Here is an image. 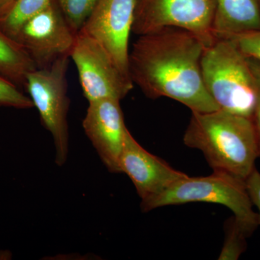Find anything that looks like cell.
<instances>
[{
  "mask_svg": "<svg viewBox=\"0 0 260 260\" xmlns=\"http://www.w3.org/2000/svg\"><path fill=\"white\" fill-rule=\"evenodd\" d=\"M205 48L192 32L176 27L138 36L129 53L130 79L150 99L169 98L191 112L218 110L202 75Z\"/></svg>",
  "mask_w": 260,
  "mask_h": 260,
  "instance_id": "cell-1",
  "label": "cell"
},
{
  "mask_svg": "<svg viewBox=\"0 0 260 260\" xmlns=\"http://www.w3.org/2000/svg\"><path fill=\"white\" fill-rule=\"evenodd\" d=\"M184 143L200 150L213 171L246 181L259 158L252 119L225 111L191 112Z\"/></svg>",
  "mask_w": 260,
  "mask_h": 260,
  "instance_id": "cell-2",
  "label": "cell"
},
{
  "mask_svg": "<svg viewBox=\"0 0 260 260\" xmlns=\"http://www.w3.org/2000/svg\"><path fill=\"white\" fill-rule=\"evenodd\" d=\"M203 81L219 109L252 119L257 85L249 58L229 39L205 47L201 59Z\"/></svg>",
  "mask_w": 260,
  "mask_h": 260,
  "instance_id": "cell-3",
  "label": "cell"
},
{
  "mask_svg": "<svg viewBox=\"0 0 260 260\" xmlns=\"http://www.w3.org/2000/svg\"><path fill=\"white\" fill-rule=\"evenodd\" d=\"M189 203H214L226 207L249 237L259 225L245 181L216 171L207 177L186 175L178 179L160 194L141 203V209L149 212L161 207Z\"/></svg>",
  "mask_w": 260,
  "mask_h": 260,
  "instance_id": "cell-4",
  "label": "cell"
},
{
  "mask_svg": "<svg viewBox=\"0 0 260 260\" xmlns=\"http://www.w3.org/2000/svg\"><path fill=\"white\" fill-rule=\"evenodd\" d=\"M70 56H63L50 67L36 69L28 73L25 91L37 108L43 125L51 133L55 145V161L64 165L69 153V126L68 114L67 73Z\"/></svg>",
  "mask_w": 260,
  "mask_h": 260,
  "instance_id": "cell-5",
  "label": "cell"
},
{
  "mask_svg": "<svg viewBox=\"0 0 260 260\" xmlns=\"http://www.w3.org/2000/svg\"><path fill=\"white\" fill-rule=\"evenodd\" d=\"M215 10V0H136L133 32L144 35L176 27L192 32L208 47L217 39Z\"/></svg>",
  "mask_w": 260,
  "mask_h": 260,
  "instance_id": "cell-6",
  "label": "cell"
},
{
  "mask_svg": "<svg viewBox=\"0 0 260 260\" xmlns=\"http://www.w3.org/2000/svg\"><path fill=\"white\" fill-rule=\"evenodd\" d=\"M70 59L78 70L83 95L88 102L106 99L121 102L134 87L102 44L82 30L77 32Z\"/></svg>",
  "mask_w": 260,
  "mask_h": 260,
  "instance_id": "cell-7",
  "label": "cell"
},
{
  "mask_svg": "<svg viewBox=\"0 0 260 260\" xmlns=\"http://www.w3.org/2000/svg\"><path fill=\"white\" fill-rule=\"evenodd\" d=\"M76 34L53 0L23 24L15 40L26 51L37 69H43L63 56L70 57Z\"/></svg>",
  "mask_w": 260,
  "mask_h": 260,
  "instance_id": "cell-8",
  "label": "cell"
},
{
  "mask_svg": "<svg viewBox=\"0 0 260 260\" xmlns=\"http://www.w3.org/2000/svg\"><path fill=\"white\" fill-rule=\"evenodd\" d=\"M135 5L136 0H99L80 30L100 43L118 68L129 78V42Z\"/></svg>",
  "mask_w": 260,
  "mask_h": 260,
  "instance_id": "cell-9",
  "label": "cell"
},
{
  "mask_svg": "<svg viewBox=\"0 0 260 260\" xmlns=\"http://www.w3.org/2000/svg\"><path fill=\"white\" fill-rule=\"evenodd\" d=\"M83 127L108 170L121 173V153L129 130L120 101L106 99L88 102Z\"/></svg>",
  "mask_w": 260,
  "mask_h": 260,
  "instance_id": "cell-10",
  "label": "cell"
},
{
  "mask_svg": "<svg viewBox=\"0 0 260 260\" xmlns=\"http://www.w3.org/2000/svg\"><path fill=\"white\" fill-rule=\"evenodd\" d=\"M120 171L133 181L141 203L160 194L186 175L147 151L129 131L121 153Z\"/></svg>",
  "mask_w": 260,
  "mask_h": 260,
  "instance_id": "cell-11",
  "label": "cell"
},
{
  "mask_svg": "<svg viewBox=\"0 0 260 260\" xmlns=\"http://www.w3.org/2000/svg\"><path fill=\"white\" fill-rule=\"evenodd\" d=\"M213 30L216 39H231L260 30V0H215Z\"/></svg>",
  "mask_w": 260,
  "mask_h": 260,
  "instance_id": "cell-12",
  "label": "cell"
},
{
  "mask_svg": "<svg viewBox=\"0 0 260 260\" xmlns=\"http://www.w3.org/2000/svg\"><path fill=\"white\" fill-rule=\"evenodd\" d=\"M36 69L26 51L0 28V75L25 92L27 75Z\"/></svg>",
  "mask_w": 260,
  "mask_h": 260,
  "instance_id": "cell-13",
  "label": "cell"
},
{
  "mask_svg": "<svg viewBox=\"0 0 260 260\" xmlns=\"http://www.w3.org/2000/svg\"><path fill=\"white\" fill-rule=\"evenodd\" d=\"M53 0H17L4 18L0 20V28L15 39L19 30L29 19L47 8Z\"/></svg>",
  "mask_w": 260,
  "mask_h": 260,
  "instance_id": "cell-14",
  "label": "cell"
},
{
  "mask_svg": "<svg viewBox=\"0 0 260 260\" xmlns=\"http://www.w3.org/2000/svg\"><path fill=\"white\" fill-rule=\"evenodd\" d=\"M225 241L218 259H239L247 248V234L238 223L235 216L228 219L225 223Z\"/></svg>",
  "mask_w": 260,
  "mask_h": 260,
  "instance_id": "cell-15",
  "label": "cell"
},
{
  "mask_svg": "<svg viewBox=\"0 0 260 260\" xmlns=\"http://www.w3.org/2000/svg\"><path fill=\"white\" fill-rule=\"evenodd\" d=\"M70 26L75 32L83 28L99 0H55Z\"/></svg>",
  "mask_w": 260,
  "mask_h": 260,
  "instance_id": "cell-16",
  "label": "cell"
},
{
  "mask_svg": "<svg viewBox=\"0 0 260 260\" xmlns=\"http://www.w3.org/2000/svg\"><path fill=\"white\" fill-rule=\"evenodd\" d=\"M0 107L28 109L34 107V104L23 90L0 75Z\"/></svg>",
  "mask_w": 260,
  "mask_h": 260,
  "instance_id": "cell-17",
  "label": "cell"
},
{
  "mask_svg": "<svg viewBox=\"0 0 260 260\" xmlns=\"http://www.w3.org/2000/svg\"><path fill=\"white\" fill-rule=\"evenodd\" d=\"M243 54L260 62V30L244 32L231 38Z\"/></svg>",
  "mask_w": 260,
  "mask_h": 260,
  "instance_id": "cell-18",
  "label": "cell"
},
{
  "mask_svg": "<svg viewBox=\"0 0 260 260\" xmlns=\"http://www.w3.org/2000/svg\"><path fill=\"white\" fill-rule=\"evenodd\" d=\"M246 189L253 205L258 210V220L260 225V173L256 168L246 179Z\"/></svg>",
  "mask_w": 260,
  "mask_h": 260,
  "instance_id": "cell-19",
  "label": "cell"
},
{
  "mask_svg": "<svg viewBox=\"0 0 260 260\" xmlns=\"http://www.w3.org/2000/svg\"><path fill=\"white\" fill-rule=\"evenodd\" d=\"M251 69L255 76L256 85H257V99L255 109L252 116V121L255 128L256 136H257L258 145H259V153L260 158V62L254 59L249 58Z\"/></svg>",
  "mask_w": 260,
  "mask_h": 260,
  "instance_id": "cell-20",
  "label": "cell"
},
{
  "mask_svg": "<svg viewBox=\"0 0 260 260\" xmlns=\"http://www.w3.org/2000/svg\"><path fill=\"white\" fill-rule=\"evenodd\" d=\"M16 1L17 0H0V20L9 13Z\"/></svg>",
  "mask_w": 260,
  "mask_h": 260,
  "instance_id": "cell-21",
  "label": "cell"
},
{
  "mask_svg": "<svg viewBox=\"0 0 260 260\" xmlns=\"http://www.w3.org/2000/svg\"><path fill=\"white\" fill-rule=\"evenodd\" d=\"M10 256H11V254L8 251H0V259H10Z\"/></svg>",
  "mask_w": 260,
  "mask_h": 260,
  "instance_id": "cell-22",
  "label": "cell"
}]
</instances>
